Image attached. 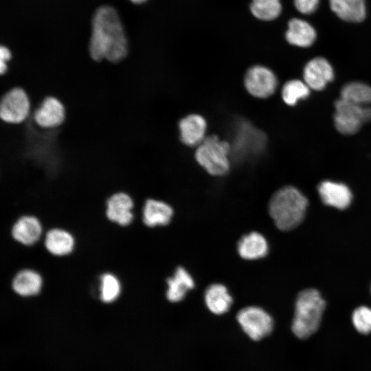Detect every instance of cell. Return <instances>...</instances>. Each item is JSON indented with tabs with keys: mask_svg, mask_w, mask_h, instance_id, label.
<instances>
[{
	"mask_svg": "<svg viewBox=\"0 0 371 371\" xmlns=\"http://www.w3.org/2000/svg\"><path fill=\"white\" fill-rule=\"evenodd\" d=\"M89 50L96 61L117 63L127 54V41L116 10L108 5L98 8L92 21Z\"/></svg>",
	"mask_w": 371,
	"mask_h": 371,
	"instance_id": "6da1fadb",
	"label": "cell"
},
{
	"mask_svg": "<svg viewBox=\"0 0 371 371\" xmlns=\"http://www.w3.org/2000/svg\"><path fill=\"white\" fill-rule=\"evenodd\" d=\"M308 200L293 186H285L276 191L269 203V212L276 227L289 231L303 221Z\"/></svg>",
	"mask_w": 371,
	"mask_h": 371,
	"instance_id": "7a4b0ae2",
	"label": "cell"
},
{
	"mask_svg": "<svg viewBox=\"0 0 371 371\" xmlns=\"http://www.w3.org/2000/svg\"><path fill=\"white\" fill-rule=\"evenodd\" d=\"M326 302L313 289L301 291L297 297L291 329L296 337L306 339L315 333L322 320Z\"/></svg>",
	"mask_w": 371,
	"mask_h": 371,
	"instance_id": "3957f363",
	"label": "cell"
},
{
	"mask_svg": "<svg viewBox=\"0 0 371 371\" xmlns=\"http://www.w3.org/2000/svg\"><path fill=\"white\" fill-rule=\"evenodd\" d=\"M230 152L231 146L227 142L211 135L198 145L194 156L198 164L209 174L222 176L229 170Z\"/></svg>",
	"mask_w": 371,
	"mask_h": 371,
	"instance_id": "277c9868",
	"label": "cell"
},
{
	"mask_svg": "<svg viewBox=\"0 0 371 371\" xmlns=\"http://www.w3.org/2000/svg\"><path fill=\"white\" fill-rule=\"evenodd\" d=\"M335 108V126L341 134L354 135L363 124L371 121L370 106L357 104L339 98L336 100Z\"/></svg>",
	"mask_w": 371,
	"mask_h": 371,
	"instance_id": "5b68a950",
	"label": "cell"
},
{
	"mask_svg": "<svg viewBox=\"0 0 371 371\" xmlns=\"http://www.w3.org/2000/svg\"><path fill=\"white\" fill-rule=\"evenodd\" d=\"M31 111V102L27 91L21 87L9 89L1 97L0 117L9 124L25 122Z\"/></svg>",
	"mask_w": 371,
	"mask_h": 371,
	"instance_id": "8992f818",
	"label": "cell"
},
{
	"mask_svg": "<svg viewBox=\"0 0 371 371\" xmlns=\"http://www.w3.org/2000/svg\"><path fill=\"white\" fill-rule=\"evenodd\" d=\"M236 319L243 330L254 341H260L273 329L271 316L260 307L251 306L242 308Z\"/></svg>",
	"mask_w": 371,
	"mask_h": 371,
	"instance_id": "52a82bcc",
	"label": "cell"
},
{
	"mask_svg": "<svg viewBox=\"0 0 371 371\" xmlns=\"http://www.w3.org/2000/svg\"><path fill=\"white\" fill-rule=\"evenodd\" d=\"M266 144V136L249 122L241 120L236 127L233 150L238 159L260 153Z\"/></svg>",
	"mask_w": 371,
	"mask_h": 371,
	"instance_id": "ba28073f",
	"label": "cell"
},
{
	"mask_svg": "<svg viewBox=\"0 0 371 371\" xmlns=\"http://www.w3.org/2000/svg\"><path fill=\"white\" fill-rule=\"evenodd\" d=\"M247 92L258 98H266L276 91L278 80L275 74L268 67L255 65L250 67L244 78Z\"/></svg>",
	"mask_w": 371,
	"mask_h": 371,
	"instance_id": "9c48e42d",
	"label": "cell"
},
{
	"mask_svg": "<svg viewBox=\"0 0 371 371\" xmlns=\"http://www.w3.org/2000/svg\"><path fill=\"white\" fill-rule=\"evenodd\" d=\"M66 119V108L63 102L55 95L45 97L33 113L35 124L45 129L62 125Z\"/></svg>",
	"mask_w": 371,
	"mask_h": 371,
	"instance_id": "30bf717a",
	"label": "cell"
},
{
	"mask_svg": "<svg viewBox=\"0 0 371 371\" xmlns=\"http://www.w3.org/2000/svg\"><path fill=\"white\" fill-rule=\"evenodd\" d=\"M334 70L330 63L323 57L309 60L303 70L304 81L315 91L324 89L334 78Z\"/></svg>",
	"mask_w": 371,
	"mask_h": 371,
	"instance_id": "8fae6325",
	"label": "cell"
},
{
	"mask_svg": "<svg viewBox=\"0 0 371 371\" xmlns=\"http://www.w3.org/2000/svg\"><path fill=\"white\" fill-rule=\"evenodd\" d=\"M318 193L324 204L339 210L347 208L352 199V192L346 185L332 181L320 183Z\"/></svg>",
	"mask_w": 371,
	"mask_h": 371,
	"instance_id": "7c38bea8",
	"label": "cell"
},
{
	"mask_svg": "<svg viewBox=\"0 0 371 371\" xmlns=\"http://www.w3.org/2000/svg\"><path fill=\"white\" fill-rule=\"evenodd\" d=\"M133 201L126 193L119 192L112 194L106 201V216L121 225L130 224L133 218Z\"/></svg>",
	"mask_w": 371,
	"mask_h": 371,
	"instance_id": "4fadbf2b",
	"label": "cell"
},
{
	"mask_svg": "<svg viewBox=\"0 0 371 371\" xmlns=\"http://www.w3.org/2000/svg\"><path fill=\"white\" fill-rule=\"evenodd\" d=\"M206 128V121L201 115L190 114L184 117L179 123L181 142L189 146L199 145L205 138Z\"/></svg>",
	"mask_w": 371,
	"mask_h": 371,
	"instance_id": "5bb4252c",
	"label": "cell"
},
{
	"mask_svg": "<svg viewBox=\"0 0 371 371\" xmlns=\"http://www.w3.org/2000/svg\"><path fill=\"white\" fill-rule=\"evenodd\" d=\"M285 37L287 42L292 45L308 47L314 43L317 33L308 22L293 18L288 23Z\"/></svg>",
	"mask_w": 371,
	"mask_h": 371,
	"instance_id": "9a60e30c",
	"label": "cell"
},
{
	"mask_svg": "<svg viewBox=\"0 0 371 371\" xmlns=\"http://www.w3.org/2000/svg\"><path fill=\"white\" fill-rule=\"evenodd\" d=\"M237 251L243 259L253 260L265 257L269 251V245L264 236L251 232L242 236L238 243Z\"/></svg>",
	"mask_w": 371,
	"mask_h": 371,
	"instance_id": "2e32d148",
	"label": "cell"
},
{
	"mask_svg": "<svg viewBox=\"0 0 371 371\" xmlns=\"http://www.w3.org/2000/svg\"><path fill=\"white\" fill-rule=\"evenodd\" d=\"M332 11L341 19L358 23L366 16L365 0H329Z\"/></svg>",
	"mask_w": 371,
	"mask_h": 371,
	"instance_id": "e0dca14e",
	"label": "cell"
},
{
	"mask_svg": "<svg viewBox=\"0 0 371 371\" xmlns=\"http://www.w3.org/2000/svg\"><path fill=\"white\" fill-rule=\"evenodd\" d=\"M204 300L207 308L216 315L227 312L233 302L227 287L219 283L212 284L207 288L204 293Z\"/></svg>",
	"mask_w": 371,
	"mask_h": 371,
	"instance_id": "ac0fdd59",
	"label": "cell"
},
{
	"mask_svg": "<svg viewBox=\"0 0 371 371\" xmlns=\"http://www.w3.org/2000/svg\"><path fill=\"white\" fill-rule=\"evenodd\" d=\"M172 215V208L164 201L149 199L144 203L143 221L148 227L166 225Z\"/></svg>",
	"mask_w": 371,
	"mask_h": 371,
	"instance_id": "d6986e66",
	"label": "cell"
},
{
	"mask_svg": "<svg viewBox=\"0 0 371 371\" xmlns=\"http://www.w3.org/2000/svg\"><path fill=\"white\" fill-rule=\"evenodd\" d=\"M166 297L171 302L182 300L187 292L194 286L191 275L182 267L176 269L173 276L167 280Z\"/></svg>",
	"mask_w": 371,
	"mask_h": 371,
	"instance_id": "ffe728a7",
	"label": "cell"
},
{
	"mask_svg": "<svg viewBox=\"0 0 371 371\" xmlns=\"http://www.w3.org/2000/svg\"><path fill=\"white\" fill-rule=\"evenodd\" d=\"M12 234L16 240L30 245L38 240L41 234V226L36 218L22 216L14 225Z\"/></svg>",
	"mask_w": 371,
	"mask_h": 371,
	"instance_id": "44dd1931",
	"label": "cell"
},
{
	"mask_svg": "<svg viewBox=\"0 0 371 371\" xmlns=\"http://www.w3.org/2000/svg\"><path fill=\"white\" fill-rule=\"evenodd\" d=\"M42 286V279L36 272L25 269L16 274L12 282V288L22 296L34 295L39 293Z\"/></svg>",
	"mask_w": 371,
	"mask_h": 371,
	"instance_id": "7402d4cb",
	"label": "cell"
},
{
	"mask_svg": "<svg viewBox=\"0 0 371 371\" xmlns=\"http://www.w3.org/2000/svg\"><path fill=\"white\" fill-rule=\"evenodd\" d=\"M74 240L67 232L54 229L49 230L45 238V246L52 254L63 256L70 253L74 247Z\"/></svg>",
	"mask_w": 371,
	"mask_h": 371,
	"instance_id": "603a6c76",
	"label": "cell"
},
{
	"mask_svg": "<svg viewBox=\"0 0 371 371\" xmlns=\"http://www.w3.org/2000/svg\"><path fill=\"white\" fill-rule=\"evenodd\" d=\"M348 102L367 106L371 104V87L360 82L346 84L341 90V98Z\"/></svg>",
	"mask_w": 371,
	"mask_h": 371,
	"instance_id": "cb8c5ba5",
	"label": "cell"
},
{
	"mask_svg": "<svg viewBox=\"0 0 371 371\" xmlns=\"http://www.w3.org/2000/svg\"><path fill=\"white\" fill-rule=\"evenodd\" d=\"M250 11L258 19L272 21L282 12L280 0H251Z\"/></svg>",
	"mask_w": 371,
	"mask_h": 371,
	"instance_id": "d4e9b609",
	"label": "cell"
},
{
	"mask_svg": "<svg viewBox=\"0 0 371 371\" xmlns=\"http://www.w3.org/2000/svg\"><path fill=\"white\" fill-rule=\"evenodd\" d=\"M310 89L304 81L291 80L282 87V98L286 104L293 106L300 100L308 97Z\"/></svg>",
	"mask_w": 371,
	"mask_h": 371,
	"instance_id": "484cf974",
	"label": "cell"
},
{
	"mask_svg": "<svg viewBox=\"0 0 371 371\" xmlns=\"http://www.w3.org/2000/svg\"><path fill=\"white\" fill-rule=\"evenodd\" d=\"M120 293L118 280L112 274L106 273L101 277L100 298L104 302L114 301Z\"/></svg>",
	"mask_w": 371,
	"mask_h": 371,
	"instance_id": "4316f807",
	"label": "cell"
},
{
	"mask_svg": "<svg viewBox=\"0 0 371 371\" xmlns=\"http://www.w3.org/2000/svg\"><path fill=\"white\" fill-rule=\"evenodd\" d=\"M352 321L356 330L361 334L371 333V309L366 306L356 308L352 316Z\"/></svg>",
	"mask_w": 371,
	"mask_h": 371,
	"instance_id": "83f0119b",
	"label": "cell"
},
{
	"mask_svg": "<svg viewBox=\"0 0 371 371\" xmlns=\"http://www.w3.org/2000/svg\"><path fill=\"white\" fill-rule=\"evenodd\" d=\"M295 8L302 14H309L318 8L319 0H293Z\"/></svg>",
	"mask_w": 371,
	"mask_h": 371,
	"instance_id": "f1b7e54d",
	"label": "cell"
},
{
	"mask_svg": "<svg viewBox=\"0 0 371 371\" xmlns=\"http://www.w3.org/2000/svg\"><path fill=\"white\" fill-rule=\"evenodd\" d=\"M11 58V52L4 46L0 48V73L1 75L5 74L8 69V62Z\"/></svg>",
	"mask_w": 371,
	"mask_h": 371,
	"instance_id": "f546056e",
	"label": "cell"
},
{
	"mask_svg": "<svg viewBox=\"0 0 371 371\" xmlns=\"http://www.w3.org/2000/svg\"><path fill=\"white\" fill-rule=\"evenodd\" d=\"M131 1L135 3H142L145 2L146 0H131Z\"/></svg>",
	"mask_w": 371,
	"mask_h": 371,
	"instance_id": "4dcf8cb0",
	"label": "cell"
}]
</instances>
